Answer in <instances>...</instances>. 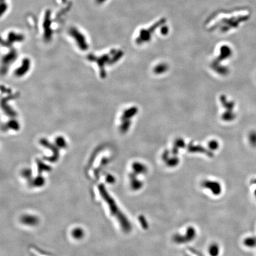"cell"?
Masks as SVG:
<instances>
[{
	"instance_id": "28",
	"label": "cell",
	"mask_w": 256,
	"mask_h": 256,
	"mask_svg": "<svg viewBox=\"0 0 256 256\" xmlns=\"http://www.w3.org/2000/svg\"><path fill=\"white\" fill-rule=\"evenodd\" d=\"M115 180H115V177L113 176H112V175H108L107 176V177H106V182L108 183L112 184V183H113L115 182Z\"/></svg>"
},
{
	"instance_id": "4",
	"label": "cell",
	"mask_w": 256,
	"mask_h": 256,
	"mask_svg": "<svg viewBox=\"0 0 256 256\" xmlns=\"http://www.w3.org/2000/svg\"><path fill=\"white\" fill-rule=\"evenodd\" d=\"M69 35L75 40L79 49L82 51H85L88 49V45L87 42L84 35L75 27H72L69 30Z\"/></svg>"
},
{
	"instance_id": "14",
	"label": "cell",
	"mask_w": 256,
	"mask_h": 256,
	"mask_svg": "<svg viewBox=\"0 0 256 256\" xmlns=\"http://www.w3.org/2000/svg\"><path fill=\"white\" fill-rule=\"evenodd\" d=\"M1 104V108L2 109L4 113L7 116H8L11 118H14V117L17 116V113L9 105H8L7 102V101L4 97L2 99Z\"/></svg>"
},
{
	"instance_id": "18",
	"label": "cell",
	"mask_w": 256,
	"mask_h": 256,
	"mask_svg": "<svg viewBox=\"0 0 256 256\" xmlns=\"http://www.w3.org/2000/svg\"><path fill=\"white\" fill-rule=\"evenodd\" d=\"M84 231L79 228H75L72 232V237L77 240H79L82 238L84 237Z\"/></svg>"
},
{
	"instance_id": "5",
	"label": "cell",
	"mask_w": 256,
	"mask_h": 256,
	"mask_svg": "<svg viewBox=\"0 0 256 256\" xmlns=\"http://www.w3.org/2000/svg\"><path fill=\"white\" fill-rule=\"evenodd\" d=\"M200 186L202 188L210 191L214 196H219L222 192L221 184L216 180H204L201 182Z\"/></svg>"
},
{
	"instance_id": "19",
	"label": "cell",
	"mask_w": 256,
	"mask_h": 256,
	"mask_svg": "<svg viewBox=\"0 0 256 256\" xmlns=\"http://www.w3.org/2000/svg\"><path fill=\"white\" fill-rule=\"evenodd\" d=\"M123 52L121 51H116L114 54L112 58H110L109 65H113L115 64L118 61H119L123 55Z\"/></svg>"
},
{
	"instance_id": "2",
	"label": "cell",
	"mask_w": 256,
	"mask_h": 256,
	"mask_svg": "<svg viewBox=\"0 0 256 256\" xmlns=\"http://www.w3.org/2000/svg\"><path fill=\"white\" fill-rule=\"evenodd\" d=\"M197 235V231L193 227H189L186 233L183 235L176 234L173 237V241L177 244H183L190 243L194 240Z\"/></svg>"
},
{
	"instance_id": "7",
	"label": "cell",
	"mask_w": 256,
	"mask_h": 256,
	"mask_svg": "<svg viewBox=\"0 0 256 256\" xmlns=\"http://www.w3.org/2000/svg\"><path fill=\"white\" fill-rule=\"evenodd\" d=\"M17 58V53L15 49L11 48L9 52L4 55L2 59V66L1 72L2 74H5L8 71V66L13 64Z\"/></svg>"
},
{
	"instance_id": "32",
	"label": "cell",
	"mask_w": 256,
	"mask_h": 256,
	"mask_svg": "<svg viewBox=\"0 0 256 256\" xmlns=\"http://www.w3.org/2000/svg\"><path fill=\"white\" fill-rule=\"evenodd\" d=\"M61 1H62L63 3H65V2L67 1V0H61Z\"/></svg>"
},
{
	"instance_id": "30",
	"label": "cell",
	"mask_w": 256,
	"mask_h": 256,
	"mask_svg": "<svg viewBox=\"0 0 256 256\" xmlns=\"http://www.w3.org/2000/svg\"><path fill=\"white\" fill-rule=\"evenodd\" d=\"M1 91L4 92L5 93H10L11 92V91L10 89L4 87L3 85L1 86Z\"/></svg>"
},
{
	"instance_id": "17",
	"label": "cell",
	"mask_w": 256,
	"mask_h": 256,
	"mask_svg": "<svg viewBox=\"0 0 256 256\" xmlns=\"http://www.w3.org/2000/svg\"><path fill=\"white\" fill-rule=\"evenodd\" d=\"M244 245L249 249H254L256 247V237L250 236L246 237L243 241Z\"/></svg>"
},
{
	"instance_id": "3",
	"label": "cell",
	"mask_w": 256,
	"mask_h": 256,
	"mask_svg": "<svg viewBox=\"0 0 256 256\" xmlns=\"http://www.w3.org/2000/svg\"><path fill=\"white\" fill-rule=\"evenodd\" d=\"M110 57L109 54H104L100 57H97L93 54H89L87 56V59L90 61L96 62L100 69V75L102 78H104L106 76V72L105 71V65H109Z\"/></svg>"
},
{
	"instance_id": "1",
	"label": "cell",
	"mask_w": 256,
	"mask_h": 256,
	"mask_svg": "<svg viewBox=\"0 0 256 256\" xmlns=\"http://www.w3.org/2000/svg\"><path fill=\"white\" fill-rule=\"evenodd\" d=\"M99 191L101 196L107 203L111 213L118 221L122 230L125 232H129L132 230V225L127 216L122 212L115 200L108 193L105 186L101 184L99 186Z\"/></svg>"
},
{
	"instance_id": "29",
	"label": "cell",
	"mask_w": 256,
	"mask_h": 256,
	"mask_svg": "<svg viewBox=\"0 0 256 256\" xmlns=\"http://www.w3.org/2000/svg\"><path fill=\"white\" fill-rule=\"evenodd\" d=\"M23 175L25 177H30L31 176V171H30V170H29V169L25 170L23 171Z\"/></svg>"
},
{
	"instance_id": "16",
	"label": "cell",
	"mask_w": 256,
	"mask_h": 256,
	"mask_svg": "<svg viewBox=\"0 0 256 256\" xmlns=\"http://www.w3.org/2000/svg\"><path fill=\"white\" fill-rule=\"evenodd\" d=\"M220 252V247L217 243L211 244L208 248V253L210 256H219Z\"/></svg>"
},
{
	"instance_id": "24",
	"label": "cell",
	"mask_w": 256,
	"mask_h": 256,
	"mask_svg": "<svg viewBox=\"0 0 256 256\" xmlns=\"http://www.w3.org/2000/svg\"><path fill=\"white\" fill-rule=\"evenodd\" d=\"M38 163V169H39V172H42L43 171V170H49V167H48V166L45 164L44 163H42L40 160H38L37 161Z\"/></svg>"
},
{
	"instance_id": "9",
	"label": "cell",
	"mask_w": 256,
	"mask_h": 256,
	"mask_svg": "<svg viewBox=\"0 0 256 256\" xmlns=\"http://www.w3.org/2000/svg\"><path fill=\"white\" fill-rule=\"evenodd\" d=\"M24 39V36L22 34H18L14 32H10L7 36V40L4 41L1 40V44L8 48H12V45L15 42H23Z\"/></svg>"
},
{
	"instance_id": "6",
	"label": "cell",
	"mask_w": 256,
	"mask_h": 256,
	"mask_svg": "<svg viewBox=\"0 0 256 256\" xmlns=\"http://www.w3.org/2000/svg\"><path fill=\"white\" fill-rule=\"evenodd\" d=\"M51 11L48 9L45 11L43 21V27L44 29L43 38L46 42H49L52 39L53 31L51 28Z\"/></svg>"
},
{
	"instance_id": "15",
	"label": "cell",
	"mask_w": 256,
	"mask_h": 256,
	"mask_svg": "<svg viewBox=\"0 0 256 256\" xmlns=\"http://www.w3.org/2000/svg\"><path fill=\"white\" fill-rule=\"evenodd\" d=\"M133 173L137 175L145 174L148 172V168L146 166L140 163H135L132 164Z\"/></svg>"
},
{
	"instance_id": "8",
	"label": "cell",
	"mask_w": 256,
	"mask_h": 256,
	"mask_svg": "<svg viewBox=\"0 0 256 256\" xmlns=\"http://www.w3.org/2000/svg\"><path fill=\"white\" fill-rule=\"evenodd\" d=\"M40 143L45 146L46 148H49L53 152V155L50 157H45L44 159L46 160L50 161L51 162H55L59 158V149L57 145H55L51 143L49 141L45 138H42L40 140Z\"/></svg>"
},
{
	"instance_id": "31",
	"label": "cell",
	"mask_w": 256,
	"mask_h": 256,
	"mask_svg": "<svg viewBox=\"0 0 256 256\" xmlns=\"http://www.w3.org/2000/svg\"><path fill=\"white\" fill-rule=\"evenodd\" d=\"M96 2H97V4H101L104 3L105 1H106V0H96Z\"/></svg>"
},
{
	"instance_id": "13",
	"label": "cell",
	"mask_w": 256,
	"mask_h": 256,
	"mask_svg": "<svg viewBox=\"0 0 256 256\" xmlns=\"http://www.w3.org/2000/svg\"><path fill=\"white\" fill-rule=\"evenodd\" d=\"M20 124L16 120L14 119H11L7 123L2 124L1 125V129L4 132L7 131L9 129L17 131L20 129Z\"/></svg>"
},
{
	"instance_id": "10",
	"label": "cell",
	"mask_w": 256,
	"mask_h": 256,
	"mask_svg": "<svg viewBox=\"0 0 256 256\" xmlns=\"http://www.w3.org/2000/svg\"><path fill=\"white\" fill-rule=\"evenodd\" d=\"M30 61L29 58H24L22 61V64L20 67L15 69L14 74L16 77H21L24 75L30 69Z\"/></svg>"
},
{
	"instance_id": "21",
	"label": "cell",
	"mask_w": 256,
	"mask_h": 256,
	"mask_svg": "<svg viewBox=\"0 0 256 256\" xmlns=\"http://www.w3.org/2000/svg\"><path fill=\"white\" fill-rule=\"evenodd\" d=\"M249 140L252 146L256 147V131L252 130L250 132L249 135Z\"/></svg>"
},
{
	"instance_id": "26",
	"label": "cell",
	"mask_w": 256,
	"mask_h": 256,
	"mask_svg": "<svg viewBox=\"0 0 256 256\" xmlns=\"http://www.w3.org/2000/svg\"><path fill=\"white\" fill-rule=\"evenodd\" d=\"M45 182V180L43 178L41 177H37L35 180V185L36 186H41L44 184Z\"/></svg>"
},
{
	"instance_id": "22",
	"label": "cell",
	"mask_w": 256,
	"mask_h": 256,
	"mask_svg": "<svg viewBox=\"0 0 256 256\" xmlns=\"http://www.w3.org/2000/svg\"><path fill=\"white\" fill-rule=\"evenodd\" d=\"M135 112V110L133 108H132V109H130L129 110H126L124 112V113L123 114V116L122 117V120L125 121L126 119H128L130 117H131L133 115Z\"/></svg>"
},
{
	"instance_id": "25",
	"label": "cell",
	"mask_w": 256,
	"mask_h": 256,
	"mask_svg": "<svg viewBox=\"0 0 256 256\" xmlns=\"http://www.w3.org/2000/svg\"><path fill=\"white\" fill-rule=\"evenodd\" d=\"M8 10V5L5 1L1 2V15H2L5 13H6Z\"/></svg>"
},
{
	"instance_id": "33",
	"label": "cell",
	"mask_w": 256,
	"mask_h": 256,
	"mask_svg": "<svg viewBox=\"0 0 256 256\" xmlns=\"http://www.w3.org/2000/svg\"><path fill=\"white\" fill-rule=\"evenodd\" d=\"M254 193H255V196L256 197V189L255 190V192H254Z\"/></svg>"
},
{
	"instance_id": "11",
	"label": "cell",
	"mask_w": 256,
	"mask_h": 256,
	"mask_svg": "<svg viewBox=\"0 0 256 256\" xmlns=\"http://www.w3.org/2000/svg\"><path fill=\"white\" fill-rule=\"evenodd\" d=\"M138 176L134 173H132L129 175L130 186L131 189L135 191L140 190L142 188L143 185V182L138 179Z\"/></svg>"
},
{
	"instance_id": "27",
	"label": "cell",
	"mask_w": 256,
	"mask_h": 256,
	"mask_svg": "<svg viewBox=\"0 0 256 256\" xmlns=\"http://www.w3.org/2000/svg\"><path fill=\"white\" fill-rule=\"evenodd\" d=\"M130 125V122L128 121H125L124 123L122 124V125L121 127V130L122 132H125L128 130L129 127Z\"/></svg>"
},
{
	"instance_id": "12",
	"label": "cell",
	"mask_w": 256,
	"mask_h": 256,
	"mask_svg": "<svg viewBox=\"0 0 256 256\" xmlns=\"http://www.w3.org/2000/svg\"><path fill=\"white\" fill-rule=\"evenodd\" d=\"M21 221L23 224L25 225L29 226H35L38 224L39 219L34 215H23L21 217Z\"/></svg>"
},
{
	"instance_id": "20",
	"label": "cell",
	"mask_w": 256,
	"mask_h": 256,
	"mask_svg": "<svg viewBox=\"0 0 256 256\" xmlns=\"http://www.w3.org/2000/svg\"><path fill=\"white\" fill-rule=\"evenodd\" d=\"M56 145L60 148H65L67 146V143L63 136H58L55 139Z\"/></svg>"
},
{
	"instance_id": "34",
	"label": "cell",
	"mask_w": 256,
	"mask_h": 256,
	"mask_svg": "<svg viewBox=\"0 0 256 256\" xmlns=\"http://www.w3.org/2000/svg\"><path fill=\"white\" fill-rule=\"evenodd\" d=\"M2 1H5V0H1V2H2Z\"/></svg>"
},
{
	"instance_id": "23",
	"label": "cell",
	"mask_w": 256,
	"mask_h": 256,
	"mask_svg": "<svg viewBox=\"0 0 256 256\" xmlns=\"http://www.w3.org/2000/svg\"><path fill=\"white\" fill-rule=\"evenodd\" d=\"M139 221L140 222V224L141 225L142 227L145 229L147 230L149 227V224L148 222V221L145 218V217L143 215H141L139 216Z\"/></svg>"
}]
</instances>
